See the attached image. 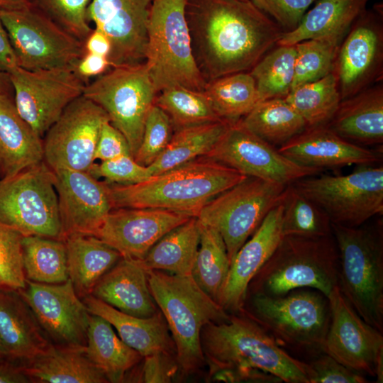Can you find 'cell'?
Masks as SVG:
<instances>
[{
    "instance_id": "cell-38",
    "label": "cell",
    "mask_w": 383,
    "mask_h": 383,
    "mask_svg": "<svg viewBox=\"0 0 383 383\" xmlns=\"http://www.w3.org/2000/svg\"><path fill=\"white\" fill-rule=\"evenodd\" d=\"M23 270L26 279L60 284L69 279L63 240L38 235L22 237Z\"/></svg>"
},
{
    "instance_id": "cell-35",
    "label": "cell",
    "mask_w": 383,
    "mask_h": 383,
    "mask_svg": "<svg viewBox=\"0 0 383 383\" xmlns=\"http://www.w3.org/2000/svg\"><path fill=\"white\" fill-rule=\"evenodd\" d=\"M230 123L222 120L174 131L165 149L148 167L151 175L161 174L196 158L207 156Z\"/></svg>"
},
{
    "instance_id": "cell-21",
    "label": "cell",
    "mask_w": 383,
    "mask_h": 383,
    "mask_svg": "<svg viewBox=\"0 0 383 383\" xmlns=\"http://www.w3.org/2000/svg\"><path fill=\"white\" fill-rule=\"evenodd\" d=\"M191 217L187 213L162 209H113L94 236L122 257L141 260L165 234Z\"/></svg>"
},
{
    "instance_id": "cell-41",
    "label": "cell",
    "mask_w": 383,
    "mask_h": 383,
    "mask_svg": "<svg viewBox=\"0 0 383 383\" xmlns=\"http://www.w3.org/2000/svg\"><path fill=\"white\" fill-rule=\"evenodd\" d=\"M280 203L283 235L320 238L332 235V223L326 213L292 184L284 188Z\"/></svg>"
},
{
    "instance_id": "cell-56",
    "label": "cell",
    "mask_w": 383,
    "mask_h": 383,
    "mask_svg": "<svg viewBox=\"0 0 383 383\" xmlns=\"http://www.w3.org/2000/svg\"><path fill=\"white\" fill-rule=\"evenodd\" d=\"M17 66L15 54L0 16V72L9 73Z\"/></svg>"
},
{
    "instance_id": "cell-23",
    "label": "cell",
    "mask_w": 383,
    "mask_h": 383,
    "mask_svg": "<svg viewBox=\"0 0 383 383\" xmlns=\"http://www.w3.org/2000/svg\"><path fill=\"white\" fill-rule=\"evenodd\" d=\"M282 205L272 208L231 265L218 303L228 313L243 308L250 282L270 258L283 237Z\"/></svg>"
},
{
    "instance_id": "cell-5",
    "label": "cell",
    "mask_w": 383,
    "mask_h": 383,
    "mask_svg": "<svg viewBox=\"0 0 383 383\" xmlns=\"http://www.w3.org/2000/svg\"><path fill=\"white\" fill-rule=\"evenodd\" d=\"M338 250L333 234L284 235L250 282L248 292L277 297L296 289L311 288L328 296L338 285Z\"/></svg>"
},
{
    "instance_id": "cell-32",
    "label": "cell",
    "mask_w": 383,
    "mask_h": 383,
    "mask_svg": "<svg viewBox=\"0 0 383 383\" xmlns=\"http://www.w3.org/2000/svg\"><path fill=\"white\" fill-rule=\"evenodd\" d=\"M69 279L80 298L91 294L100 279L122 257L96 236L72 235L64 239Z\"/></svg>"
},
{
    "instance_id": "cell-47",
    "label": "cell",
    "mask_w": 383,
    "mask_h": 383,
    "mask_svg": "<svg viewBox=\"0 0 383 383\" xmlns=\"http://www.w3.org/2000/svg\"><path fill=\"white\" fill-rule=\"evenodd\" d=\"M22 237L0 223V287L20 289L26 286Z\"/></svg>"
},
{
    "instance_id": "cell-3",
    "label": "cell",
    "mask_w": 383,
    "mask_h": 383,
    "mask_svg": "<svg viewBox=\"0 0 383 383\" xmlns=\"http://www.w3.org/2000/svg\"><path fill=\"white\" fill-rule=\"evenodd\" d=\"M245 177L204 156L138 184L107 183L113 209H162L196 216L209 201Z\"/></svg>"
},
{
    "instance_id": "cell-2",
    "label": "cell",
    "mask_w": 383,
    "mask_h": 383,
    "mask_svg": "<svg viewBox=\"0 0 383 383\" xmlns=\"http://www.w3.org/2000/svg\"><path fill=\"white\" fill-rule=\"evenodd\" d=\"M201 345L211 379L226 382L309 383L308 362L291 355L242 312L206 325Z\"/></svg>"
},
{
    "instance_id": "cell-13",
    "label": "cell",
    "mask_w": 383,
    "mask_h": 383,
    "mask_svg": "<svg viewBox=\"0 0 383 383\" xmlns=\"http://www.w3.org/2000/svg\"><path fill=\"white\" fill-rule=\"evenodd\" d=\"M0 16L18 66L23 69L72 67L85 53L83 43L29 5L1 10Z\"/></svg>"
},
{
    "instance_id": "cell-44",
    "label": "cell",
    "mask_w": 383,
    "mask_h": 383,
    "mask_svg": "<svg viewBox=\"0 0 383 383\" xmlns=\"http://www.w3.org/2000/svg\"><path fill=\"white\" fill-rule=\"evenodd\" d=\"M294 46L296 57L292 89L318 80L333 72L340 45L327 40L310 39Z\"/></svg>"
},
{
    "instance_id": "cell-52",
    "label": "cell",
    "mask_w": 383,
    "mask_h": 383,
    "mask_svg": "<svg viewBox=\"0 0 383 383\" xmlns=\"http://www.w3.org/2000/svg\"><path fill=\"white\" fill-rule=\"evenodd\" d=\"M126 155L131 153L125 136L110 121L104 123L96 144L94 160L106 161Z\"/></svg>"
},
{
    "instance_id": "cell-20",
    "label": "cell",
    "mask_w": 383,
    "mask_h": 383,
    "mask_svg": "<svg viewBox=\"0 0 383 383\" xmlns=\"http://www.w3.org/2000/svg\"><path fill=\"white\" fill-rule=\"evenodd\" d=\"M155 0H91L87 17L110 39L111 67L145 62L148 27Z\"/></svg>"
},
{
    "instance_id": "cell-50",
    "label": "cell",
    "mask_w": 383,
    "mask_h": 383,
    "mask_svg": "<svg viewBox=\"0 0 383 383\" xmlns=\"http://www.w3.org/2000/svg\"><path fill=\"white\" fill-rule=\"evenodd\" d=\"M312 374L309 383H367L364 374L342 365L322 353L308 362Z\"/></svg>"
},
{
    "instance_id": "cell-40",
    "label": "cell",
    "mask_w": 383,
    "mask_h": 383,
    "mask_svg": "<svg viewBox=\"0 0 383 383\" xmlns=\"http://www.w3.org/2000/svg\"><path fill=\"white\" fill-rule=\"evenodd\" d=\"M284 99L304 118L307 127L327 125L341 101L337 78L333 72L318 80L295 87Z\"/></svg>"
},
{
    "instance_id": "cell-25",
    "label": "cell",
    "mask_w": 383,
    "mask_h": 383,
    "mask_svg": "<svg viewBox=\"0 0 383 383\" xmlns=\"http://www.w3.org/2000/svg\"><path fill=\"white\" fill-rule=\"evenodd\" d=\"M0 341L8 357L21 363L34 359L51 345L17 289L0 287Z\"/></svg>"
},
{
    "instance_id": "cell-28",
    "label": "cell",
    "mask_w": 383,
    "mask_h": 383,
    "mask_svg": "<svg viewBox=\"0 0 383 383\" xmlns=\"http://www.w3.org/2000/svg\"><path fill=\"white\" fill-rule=\"evenodd\" d=\"M43 161V138L20 116L11 95L0 94V179Z\"/></svg>"
},
{
    "instance_id": "cell-49",
    "label": "cell",
    "mask_w": 383,
    "mask_h": 383,
    "mask_svg": "<svg viewBox=\"0 0 383 383\" xmlns=\"http://www.w3.org/2000/svg\"><path fill=\"white\" fill-rule=\"evenodd\" d=\"M255 7L272 19L283 33L291 32L299 24L316 0H250Z\"/></svg>"
},
{
    "instance_id": "cell-27",
    "label": "cell",
    "mask_w": 383,
    "mask_h": 383,
    "mask_svg": "<svg viewBox=\"0 0 383 383\" xmlns=\"http://www.w3.org/2000/svg\"><path fill=\"white\" fill-rule=\"evenodd\" d=\"M327 126L359 145L383 142V86L373 84L342 100Z\"/></svg>"
},
{
    "instance_id": "cell-24",
    "label": "cell",
    "mask_w": 383,
    "mask_h": 383,
    "mask_svg": "<svg viewBox=\"0 0 383 383\" xmlns=\"http://www.w3.org/2000/svg\"><path fill=\"white\" fill-rule=\"evenodd\" d=\"M277 150L299 165L322 171L352 165H374L382 159V152L349 142L327 125L307 127Z\"/></svg>"
},
{
    "instance_id": "cell-36",
    "label": "cell",
    "mask_w": 383,
    "mask_h": 383,
    "mask_svg": "<svg viewBox=\"0 0 383 383\" xmlns=\"http://www.w3.org/2000/svg\"><path fill=\"white\" fill-rule=\"evenodd\" d=\"M241 121L250 131L274 147L281 146L307 128L299 113L280 98L260 101Z\"/></svg>"
},
{
    "instance_id": "cell-31",
    "label": "cell",
    "mask_w": 383,
    "mask_h": 383,
    "mask_svg": "<svg viewBox=\"0 0 383 383\" xmlns=\"http://www.w3.org/2000/svg\"><path fill=\"white\" fill-rule=\"evenodd\" d=\"M84 348L51 344L42 354L23 363V370L30 379L41 382H109L87 356Z\"/></svg>"
},
{
    "instance_id": "cell-46",
    "label": "cell",
    "mask_w": 383,
    "mask_h": 383,
    "mask_svg": "<svg viewBox=\"0 0 383 383\" xmlns=\"http://www.w3.org/2000/svg\"><path fill=\"white\" fill-rule=\"evenodd\" d=\"M173 132L167 114L154 104L148 114L135 160L143 166L152 165L167 147Z\"/></svg>"
},
{
    "instance_id": "cell-29",
    "label": "cell",
    "mask_w": 383,
    "mask_h": 383,
    "mask_svg": "<svg viewBox=\"0 0 383 383\" xmlns=\"http://www.w3.org/2000/svg\"><path fill=\"white\" fill-rule=\"evenodd\" d=\"M89 312L106 320L120 338L143 357L156 353H171L174 343L161 312L148 318L123 313L92 295L82 298Z\"/></svg>"
},
{
    "instance_id": "cell-43",
    "label": "cell",
    "mask_w": 383,
    "mask_h": 383,
    "mask_svg": "<svg viewBox=\"0 0 383 383\" xmlns=\"http://www.w3.org/2000/svg\"><path fill=\"white\" fill-rule=\"evenodd\" d=\"M296 49L294 45H278L265 54L249 71L260 101L284 99L292 89Z\"/></svg>"
},
{
    "instance_id": "cell-1",
    "label": "cell",
    "mask_w": 383,
    "mask_h": 383,
    "mask_svg": "<svg viewBox=\"0 0 383 383\" xmlns=\"http://www.w3.org/2000/svg\"><path fill=\"white\" fill-rule=\"evenodd\" d=\"M196 63L206 83L249 72L283 31L250 0H185Z\"/></svg>"
},
{
    "instance_id": "cell-58",
    "label": "cell",
    "mask_w": 383,
    "mask_h": 383,
    "mask_svg": "<svg viewBox=\"0 0 383 383\" xmlns=\"http://www.w3.org/2000/svg\"><path fill=\"white\" fill-rule=\"evenodd\" d=\"M12 89L9 74L0 72V94H11Z\"/></svg>"
},
{
    "instance_id": "cell-59",
    "label": "cell",
    "mask_w": 383,
    "mask_h": 383,
    "mask_svg": "<svg viewBox=\"0 0 383 383\" xmlns=\"http://www.w3.org/2000/svg\"><path fill=\"white\" fill-rule=\"evenodd\" d=\"M1 358H9L6 353L0 341V359Z\"/></svg>"
},
{
    "instance_id": "cell-22",
    "label": "cell",
    "mask_w": 383,
    "mask_h": 383,
    "mask_svg": "<svg viewBox=\"0 0 383 383\" xmlns=\"http://www.w3.org/2000/svg\"><path fill=\"white\" fill-rule=\"evenodd\" d=\"M53 172L62 240L72 235H94L113 209L107 182L84 171Z\"/></svg>"
},
{
    "instance_id": "cell-53",
    "label": "cell",
    "mask_w": 383,
    "mask_h": 383,
    "mask_svg": "<svg viewBox=\"0 0 383 383\" xmlns=\"http://www.w3.org/2000/svg\"><path fill=\"white\" fill-rule=\"evenodd\" d=\"M74 73L86 84L89 79L99 77L111 68L107 57L85 52L72 66Z\"/></svg>"
},
{
    "instance_id": "cell-9",
    "label": "cell",
    "mask_w": 383,
    "mask_h": 383,
    "mask_svg": "<svg viewBox=\"0 0 383 383\" xmlns=\"http://www.w3.org/2000/svg\"><path fill=\"white\" fill-rule=\"evenodd\" d=\"M54 172L43 161L0 179V223L23 236L62 240Z\"/></svg>"
},
{
    "instance_id": "cell-42",
    "label": "cell",
    "mask_w": 383,
    "mask_h": 383,
    "mask_svg": "<svg viewBox=\"0 0 383 383\" xmlns=\"http://www.w3.org/2000/svg\"><path fill=\"white\" fill-rule=\"evenodd\" d=\"M155 105L169 116L173 131L222 121L204 91L174 87L159 92ZM224 121V120H223Z\"/></svg>"
},
{
    "instance_id": "cell-11",
    "label": "cell",
    "mask_w": 383,
    "mask_h": 383,
    "mask_svg": "<svg viewBox=\"0 0 383 383\" xmlns=\"http://www.w3.org/2000/svg\"><path fill=\"white\" fill-rule=\"evenodd\" d=\"M285 187L279 183L246 177L199 211L197 219L221 234L230 265L269 211L279 203Z\"/></svg>"
},
{
    "instance_id": "cell-19",
    "label": "cell",
    "mask_w": 383,
    "mask_h": 383,
    "mask_svg": "<svg viewBox=\"0 0 383 383\" xmlns=\"http://www.w3.org/2000/svg\"><path fill=\"white\" fill-rule=\"evenodd\" d=\"M55 345L85 347L90 313L68 279L60 284L26 279L17 289Z\"/></svg>"
},
{
    "instance_id": "cell-17",
    "label": "cell",
    "mask_w": 383,
    "mask_h": 383,
    "mask_svg": "<svg viewBox=\"0 0 383 383\" xmlns=\"http://www.w3.org/2000/svg\"><path fill=\"white\" fill-rule=\"evenodd\" d=\"M207 157L231 167L246 177L288 185L322 170L297 165L281 154L242 123H230Z\"/></svg>"
},
{
    "instance_id": "cell-15",
    "label": "cell",
    "mask_w": 383,
    "mask_h": 383,
    "mask_svg": "<svg viewBox=\"0 0 383 383\" xmlns=\"http://www.w3.org/2000/svg\"><path fill=\"white\" fill-rule=\"evenodd\" d=\"M106 112L82 95L72 101L49 128L43 140L44 162L52 170L88 172Z\"/></svg>"
},
{
    "instance_id": "cell-51",
    "label": "cell",
    "mask_w": 383,
    "mask_h": 383,
    "mask_svg": "<svg viewBox=\"0 0 383 383\" xmlns=\"http://www.w3.org/2000/svg\"><path fill=\"white\" fill-rule=\"evenodd\" d=\"M143 360L140 378L142 382H170L179 368L171 353H156L143 357Z\"/></svg>"
},
{
    "instance_id": "cell-39",
    "label": "cell",
    "mask_w": 383,
    "mask_h": 383,
    "mask_svg": "<svg viewBox=\"0 0 383 383\" xmlns=\"http://www.w3.org/2000/svg\"><path fill=\"white\" fill-rule=\"evenodd\" d=\"M199 228V247L191 275L197 285L218 303L230 261L221 234L200 221Z\"/></svg>"
},
{
    "instance_id": "cell-12",
    "label": "cell",
    "mask_w": 383,
    "mask_h": 383,
    "mask_svg": "<svg viewBox=\"0 0 383 383\" xmlns=\"http://www.w3.org/2000/svg\"><path fill=\"white\" fill-rule=\"evenodd\" d=\"M157 93L145 63L111 67L86 85L83 96L101 106L126 138L133 157Z\"/></svg>"
},
{
    "instance_id": "cell-18",
    "label": "cell",
    "mask_w": 383,
    "mask_h": 383,
    "mask_svg": "<svg viewBox=\"0 0 383 383\" xmlns=\"http://www.w3.org/2000/svg\"><path fill=\"white\" fill-rule=\"evenodd\" d=\"M382 70V13L365 9L352 24L336 54L333 72L341 101L380 82Z\"/></svg>"
},
{
    "instance_id": "cell-34",
    "label": "cell",
    "mask_w": 383,
    "mask_h": 383,
    "mask_svg": "<svg viewBox=\"0 0 383 383\" xmlns=\"http://www.w3.org/2000/svg\"><path fill=\"white\" fill-rule=\"evenodd\" d=\"M200 243L199 221L196 216L165 234L141 260L146 270L191 275Z\"/></svg>"
},
{
    "instance_id": "cell-10",
    "label": "cell",
    "mask_w": 383,
    "mask_h": 383,
    "mask_svg": "<svg viewBox=\"0 0 383 383\" xmlns=\"http://www.w3.org/2000/svg\"><path fill=\"white\" fill-rule=\"evenodd\" d=\"M292 184L333 224L357 227L383 213L382 166L360 165L348 174H316Z\"/></svg>"
},
{
    "instance_id": "cell-14",
    "label": "cell",
    "mask_w": 383,
    "mask_h": 383,
    "mask_svg": "<svg viewBox=\"0 0 383 383\" xmlns=\"http://www.w3.org/2000/svg\"><path fill=\"white\" fill-rule=\"evenodd\" d=\"M8 74L18 113L41 138L87 85L71 66L34 71L17 66Z\"/></svg>"
},
{
    "instance_id": "cell-57",
    "label": "cell",
    "mask_w": 383,
    "mask_h": 383,
    "mask_svg": "<svg viewBox=\"0 0 383 383\" xmlns=\"http://www.w3.org/2000/svg\"><path fill=\"white\" fill-rule=\"evenodd\" d=\"M27 6V0H0V11L18 9Z\"/></svg>"
},
{
    "instance_id": "cell-48",
    "label": "cell",
    "mask_w": 383,
    "mask_h": 383,
    "mask_svg": "<svg viewBox=\"0 0 383 383\" xmlns=\"http://www.w3.org/2000/svg\"><path fill=\"white\" fill-rule=\"evenodd\" d=\"M88 172L95 178L118 184H134L147 180L152 175L148 167L138 163L130 155L94 163Z\"/></svg>"
},
{
    "instance_id": "cell-37",
    "label": "cell",
    "mask_w": 383,
    "mask_h": 383,
    "mask_svg": "<svg viewBox=\"0 0 383 383\" xmlns=\"http://www.w3.org/2000/svg\"><path fill=\"white\" fill-rule=\"evenodd\" d=\"M204 92L217 116L231 123L243 118L261 101L249 72L212 80L206 83Z\"/></svg>"
},
{
    "instance_id": "cell-33",
    "label": "cell",
    "mask_w": 383,
    "mask_h": 383,
    "mask_svg": "<svg viewBox=\"0 0 383 383\" xmlns=\"http://www.w3.org/2000/svg\"><path fill=\"white\" fill-rule=\"evenodd\" d=\"M85 353L109 382H123L127 372L143 357L118 336L101 316L90 313Z\"/></svg>"
},
{
    "instance_id": "cell-54",
    "label": "cell",
    "mask_w": 383,
    "mask_h": 383,
    "mask_svg": "<svg viewBox=\"0 0 383 383\" xmlns=\"http://www.w3.org/2000/svg\"><path fill=\"white\" fill-rule=\"evenodd\" d=\"M30 379L23 370V363L9 358L0 359V383H28Z\"/></svg>"
},
{
    "instance_id": "cell-45",
    "label": "cell",
    "mask_w": 383,
    "mask_h": 383,
    "mask_svg": "<svg viewBox=\"0 0 383 383\" xmlns=\"http://www.w3.org/2000/svg\"><path fill=\"white\" fill-rule=\"evenodd\" d=\"M28 4L65 32L84 43L92 29L87 17L91 0H27Z\"/></svg>"
},
{
    "instance_id": "cell-8",
    "label": "cell",
    "mask_w": 383,
    "mask_h": 383,
    "mask_svg": "<svg viewBox=\"0 0 383 383\" xmlns=\"http://www.w3.org/2000/svg\"><path fill=\"white\" fill-rule=\"evenodd\" d=\"M185 0H155L148 27L145 63L155 89L174 87L204 91L185 16Z\"/></svg>"
},
{
    "instance_id": "cell-16",
    "label": "cell",
    "mask_w": 383,
    "mask_h": 383,
    "mask_svg": "<svg viewBox=\"0 0 383 383\" xmlns=\"http://www.w3.org/2000/svg\"><path fill=\"white\" fill-rule=\"evenodd\" d=\"M331 321L323 353L345 367L383 382V333L366 323L338 285L327 296Z\"/></svg>"
},
{
    "instance_id": "cell-7",
    "label": "cell",
    "mask_w": 383,
    "mask_h": 383,
    "mask_svg": "<svg viewBox=\"0 0 383 383\" xmlns=\"http://www.w3.org/2000/svg\"><path fill=\"white\" fill-rule=\"evenodd\" d=\"M243 313L284 349L312 358L323 353L331 321L328 297L311 288H299L271 297L251 294Z\"/></svg>"
},
{
    "instance_id": "cell-30",
    "label": "cell",
    "mask_w": 383,
    "mask_h": 383,
    "mask_svg": "<svg viewBox=\"0 0 383 383\" xmlns=\"http://www.w3.org/2000/svg\"><path fill=\"white\" fill-rule=\"evenodd\" d=\"M369 0H316L298 26L283 33L277 45H294L317 39L338 45L358 16L366 9Z\"/></svg>"
},
{
    "instance_id": "cell-6",
    "label": "cell",
    "mask_w": 383,
    "mask_h": 383,
    "mask_svg": "<svg viewBox=\"0 0 383 383\" xmlns=\"http://www.w3.org/2000/svg\"><path fill=\"white\" fill-rule=\"evenodd\" d=\"M331 226L339 255L338 287L357 314L383 333L382 223Z\"/></svg>"
},
{
    "instance_id": "cell-26",
    "label": "cell",
    "mask_w": 383,
    "mask_h": 383,
    "mask_svg": "<svg viewBox=\"0 0 383 383\" xmlns=\"http://www.w3.org/2000/svg\"><path fill=\"white\" fill-rule=\"evenodd\" d=\"M91 295L133 316L148 318L157 312L147 272L138 260L121 257L100 278Z\"/></svg>"
},
{
    "instance_id": "cell-55",
    "label": "cell",
    "mask_w": 383,
    "mask_h": 383,
    "mask_svg": "<svg viewBox=\"0 0 383 383\" xmlns=\"http://www.w3.org/2000/svg\"><path fill=\"white\" fill-rule=\"evenodd\" d=\"M85 52L109 57L111 50V43L109 37L98 28L92 29L83 43Z\"/></svg>"
},
{
    "instance_id": "cell-4",
    "label": "cell",
    "mask_w": 383,
    "mask_h": 383,
    "mask_svg": "<svg viewBox=\"0 0 383 383\" xmlns=\"http://www.w3.org/2000/svg\"><path fill=\"white\" fill-rule=\"evenodd\" d=\"M146 272L150 293L171 333L179 367L185 374L195 372L205 363L202 328L211 323L228 321L230 314L197 285L192 275L160 270Z\"/></svg>"
}]
</instances>
